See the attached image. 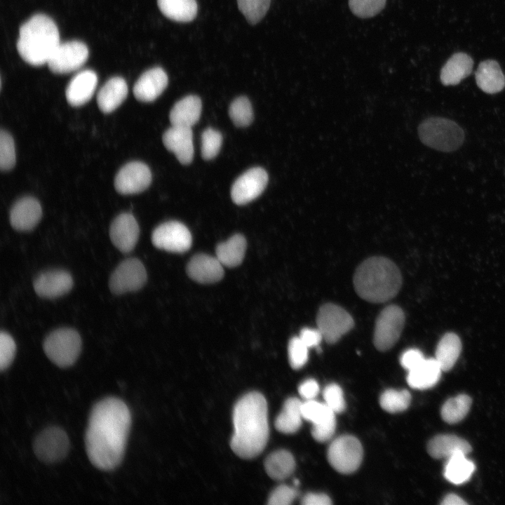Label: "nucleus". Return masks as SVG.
I'll use <instances>...</instances> for the list:
<instances>
[{"label": "nucleus", "instance_id": "obj_26", "mask_svg": "<svg viewBox=\"0 0 505 505\" xmlns=\"http://www.w3.org/2000/svg\"><path fill=\"white\" fill-rule=\"evenodd\" d=\"M442 371L436 358H425L417 367L408 371L407 382L412 389H427L438 383Z\"/></svg>", "mask_w": 505, "mask_h": 505}, {"label": "nucleus", "instance_id": "obj_36", "mask_svg": "<svg viewBox=\"0 0 505 505\" xmlns=\"http://www.w3.org/2000/svg\"><path fill=\"white\" fill-rule=\"evenodd\" d=\"M303 419L312 425H319L335 418V413L325 403L315 399L302 403Z\"/></svg>", "mask_w": 505, "mask_h": 505}, {"label": "nucleus", "instance_id": "obj_6", "mask_svg": "<svg viewBox=\"0 0 505 505\" xmlns=\"http://www.w3.org/2000/svg\"><path fill=\"white\" fill-rule=\"evenodd\" d=\"M43 349L46 356L60 368L72 365L81 349V339L72 328H62L50 332L43 341Z\"/></svg>", "mask_w": 505, "mask_h": 505}, {"label": "nucleus", "instance_id": "obj_21", "mask_svg": "<svg viewBox=\"0 0 505 505\" xmlns=\"http://www.w3.org/2000/svg\"><path fill=\"white\" fill-rule=\"evenodd\" d=\"M223 267L217 257L198 254L192 257L188 262L187 272L189 276L196 282L213 283L222 278Z\"/></svg>", "mask_w": 505, "mask_h": 505}, {"label": "nucleus", "instance_id": "obj_11", "mask_svg": "<svg viewBox=\"0 0 505 505\" xmlns=\"http://www.w3.org/2000/svg\"><path fill=\"white\" fill-rule=\"evenodd\" d=\"M69 440L66 432L57 426L43 430L34 441V452L39 459L46 463H55L67 454Z\"/></svg>", "mask_w": 505, "mask_h": 505}, {"label": "nucleus", "instance_id": "obj_40", "mask_svg": "<svg viewBox=\"0 0 505 505\" xmlns=\"http://www.w3.org/2000/svg\"><path fill=\"white\" fill-rule=\"evenodd\" d=\"M16 161L15 143L13 137L6 130L0 133V168L7 171L12 169Z\"/></svg>", "mask_w": 505, "mask_h": 505}, {"label": "nucleus", "instance_id": "obj_24", "mask_svg": "<svg viewBox=\"0 0 505 505\" xmlns=\"http://www.w3.org/2000/svg\"><path fill=\"white\" fill-rule=\"evenodd\" d=\"M471 450L469 442L452 434L437 435L427 445L429 454L435 459H448L458 453L467 454Z\"/></svg>", "mask_w": 505, "mask_h": 505}, {"label": "nucleus", "instance_id": "obj_39", "mask_svg": "<svg viewBox=\"0 0 505 505\" xmlns=\"http://www.w3.org/2000/svg\"><path fill=\"white\" fill-rule=\"evenodd\" d=\"M240 11L251 25L259 22L266 15L271 0H237Z\"/></svg>", "mask_w": 505, "mask_h": 505}, {"label": "nucleus", "instance_id": "obj_43", "mask_svg": "<svg viewBox=\"0 0 505 505\" xmlns=\"http://www.w3.org/2000/svg\"><path fill=\"white\" fill-rule=\"evenodd\" d=\"M288 351L290 365L295 370L302 368L308 361L309 348L299 337L290 339Z\"/></svg>", "mask_w": 505, "mask_h": 505}, {"label": "nucleus", "instance_id": "obj_22", "mask_svg": "<svg viewBox=\"0 0 505 505\" xmlns=\"http://www.w3.org/2000/svg\"><path fill=\"white\" fill-rule=\"evenodd\" d=\"M97 83V76L90 69L76 74L69 82L65 95L68 103L73 107L86 104L93 97Z\"/></svg>", "mask_w": 505, "mask_h": 505}, {"label": "nucleus", "instance_id": "obj_27", "mask_svg": "<svg viewBox=\"0 0 505 505\" xmlns=\"http://www.w3.org/2000/svg\"><path fill=\"white\" fill-rule=\"evenodd\" d=\"M476 81L483 91L490 94L499 92L505 86V77L499 64L491 60L480 63L476 72Z\"/></svg>", "mask_w": 505, "mask_h": 505}, {"label": "nucleus", "instance_id": "obj_3", "mask_svg": "<svg viewBox=\"0 0 505 505\" xmlns=\"http://www.w3.org/2000/svg\"><path fill=\"white\" fill-rule=\"evenodd\" d=\"M354 285L362 299L373 303L390 300L402 285L401 273L391 260L381 256L369 257L357 267Z\"/></svg>", "mask_w": 505, "mask_h": 505}, {"label": "nucleus", "instance_id": "obj_37", "mask_svg": "<svg viewBox=\"0 0 505 505\" xmlns=\"http://www.w3.org/2000/svg\"><path fill=\"white\" fill-rule=\"evenodd\" d=\"M411 395L408 390L387 389L379 398L381 407L386 412L396 413L405 410L410 405Z\"/></svg>", "mask_w": 505, "mask_h": 505}, {"label": "nucleus", "instance_id": "obj_31", "mask_svg": "<svg viewBox=\"0 0 505 505\" xmlns=\"http://www.w3.org/2000/svg\"><path fill=\"white\" fill-rule=\"evenodd\" d=\"M462 351V342L453 332L445 334L436 349V360L443 371H448L454 366Z\"/></svg>", "mask_w": 505, "mask_h": 505}, {"label": "nucleus", "instance_id": "obj_16", "mask_svg": "<svg viewBox=\"0 0 505 505\" xmlns=\"http://www.w3.org/2000/svg\"><path fill=\"white\" fill-rule=\"evenodd\" d=\"M140 228L134 216L121 213L112 222L109 237L114 245L121 252L127 253L133 250L138 241Z\"/></svg>", "mask_w": 505, "mask_h": 505}, {"label": "nucleus", "instance_id": "obj_38", "mask_svg": "<svg viewBox=\"0 0 505 505\" xmlns=\"http://www.w3.org/2000/svg\"><path fill=\"white\" fill-rule=\"evenodd\" d=\"M229 114L235 126L245 127L253 119V112L249 100L245 96L236 98L230 105Z\"/></svg>", "mask_w": 505, "mask_h": 505}, {"label": "nucleus", "instance_id": "obj_44", "mask_svg": "<svg viewBox=\"0 0 505 505\" xmlns=\"http://www.w3.org/2000/svg\"><path fill=\"white\" fill-rule=\"evenodd\" d=\"M325 403L336 414L342 412L346 408L343 391L335 383L328 384L323 392Z\"/></svg>", "mask_w": 505, "mask_h": 505}, {"label": "nucleus", "instance_id": "obj_19", "mask_svg": "<svg viewBox=\"0 0 505 505\" xmlns=\"http://www.w3.org/2000/svg\"><path fill=\"white\" fill-rule=\"evenodd\" d=\"M168 76L161 67H156L144 72L133 86L135 98L141 102H149L155 100L168 85Z\"/></svg>", "mask_w": 505, "mask_h": 505}, {"label": "nucleus", "instance_id": "obj_42", "mask_svg": "<svg viewBox=\"0 0 505 505\" xmlns=\"http://www.w3.org/2000/svg\"><path fill=\"white\" fill-rule=\"evenodd\" d=\"M386 0H349L352 13L360 18H370L378 14L385 6Z\"/></svg>", "mask_w": 505, "mask_h": 505}, {"label": "nucleus", "instance_id": "obj_17", "mask_svg": "<svg viewBox=\"0 0 505 505\" xmlns=\"http://www.w3.org/2000/svg\"><path fill=\"white\" fill-rule=\"evenodd\" d=\"M33 285L37 295L53 299L69 292L73 286V279L71 274L65 270H50L39 274Z\"/></svg>", "mask_w": 505, "mask_h": 505}, {"label": "nucleus", "instance_id": "obj_47", "mask_svg": "<svg viewBox=\"0 0 505 505\" xmlns=\"http://www.w3.org/2000/svg\"><path fill=\"white\" fill-rule=\"evenodd\" d=\"M336 429V418L319 425H313L311 435L318 442L329 440L334 435Z\"/></svg>", "mask_w": 505, "mask_h": 505}, {"label": "nucleus", "instance_id": "obj_10", "mask_svg": "<svg viewBox=\"0 0 505 505\" xmlns=\"http://www.w3.org/2000/svg\"><path fill=\"white\" fill-rule=\"evenodd\" d=\"M147 271L140 260L129 258L121 262L112 274L109 287L115 295L140 290L147 281Z\"/></svg>", "mask_w": 505, "mask_h": 505}, {"label": "nucleus", "instance_id": "obj_18", "mask_svg": "<svg viewBox=\"0 0 505 505\" xmlns=\"http://www.w3.org/2000/svg\"><path fill=\"white\" fill-rule=\"evenodd\" d=\"M166 148L173 152L182 164L191 162L194 157L191 128L172 126L163 135Z\"/></svg>", "mask_w": 505, "mask_h": 505}, {"label": "nucleus", "instance_id": "obj_35", "mask_svg": "<svg viewBox=\"0 0 505 505\" xmlns=\"http://www.w3.org/2000/svg\"><path fill=\"white\" fill-rule=\"evenodd\" d=\"M471 405V398L466 394H459L447 400L441 408L443 419L449 424L462 421L468 414Z\"/></svg>", "mask_w": 505, "mask_h": 505}, {"label": "nucleus", "instance_id": "obj_9", "mask_svg": "<svg viewBox=\"0 0 505 505\" xmlns=\"http://www.w3.org/2000/svg\"><path fill=\"white\" fill-rule=\"evenodd\" d=\"M316 324L323 339L329 344H334L353 328L354 321L342 307L328 303L319 308Z\"/></svg>", "mask_w": 505, "mask_h": 505}, {"label": "nucleus", "instance_id": "obj_50", "mask_svg": "<svg viewBox=\"0 0 505 505\" xmlns=\"http://www.w3.org/2000/svg\"><path fill=\"white\" fill-rule=\"evenodd\" d=\"M298 391L305 400H313L319 393V385L315 379H308L299 386Z\"/></svg>", "mask_w": 505, "mask_h": 505}, {"label": "nucleus", "instance_id": "obj_1", "mask_svg": "<svg viewBox=\"0 0 505 505\" xmlns=\"http://www.w3.org/2000/svg\"><path fill=\"white\" fill-rule=\"evenodd\" d=\"M130 425V412L122 400L107 397L94 405L85 434L86 453L94 466L109 471L120 464Z\"/></svg>", "mask_w": 505, "mask_h": 505}, {"label": "nucleus", "instance_id": "obj_29", "mask_svg": "<svg viewBox=\"0 0 505 505\" xmlns=\"http://www.w3.org/2000/svg\"><path fill=\"white\" fill-rule=\"evenodd\" d=\"M302 403L300 400L295 397L285 401L281 412L275 420V426L278 431L290 434L299 429L303 419Z\"/></svg>", "mask_w": 505, "mask_h": 505}, {"label": "nucleus", "instance_id": "obj_30", "mask_svg": "<svg viewBox=\"0 0 505 505\" xmlns=\"http://www.w3.org/2000/svg\"><path fill=\"white\" fill-rule=\"evenodd\" d=\"M246 240L241 234H235L216 248V257L223 266L235 267L239 265L245 256Z\"/></svg>", "mask_w": 505, "mask_h": 505}, {"label": "nucleus", "instance_id": "obj_46", "mask_svg": "<svg viewBox=\"0 0 505 505\" xmlns=\"http://www.w3.org/2000/svg\"><path fill=\"white\" fill-rule=\"evenodd\" d=\"M297 495V490L292 487L282 485L277 487L271 493L268 504L271 505L290 504Z\"/></svg>", "mask_w": 505, "mask_h": 505}, {"label": "nucleus", "instance_id": "obj_32", "mask_svg": "<svg viewBox=\"0 0 505 505\" xmlns=\"http://www.w3.org/2000/svg\"><path fill=\"white\" fill-rule=\"evenodd\" d=\"M157 4L166 18L176 22H190L197 14L196 0H157Z\"/></svg>", "mask_w": 505, "mask_h": 505}, {"label": "nucleus", "instance_id": "obj_45", "mask_svg": "<svg viewBox=\"0 0 505 505\" xmlns=\"http://www.w3.org/2000/svg\"><path fill=\"white\" fill-rule=\"evenodd\" d=\"M16 352V345L13 337L6 332L0 334V368L4 370L12 363Z\"/></svg>", "mask_w": 505, "mask_h": 505}, {"label": "nucleus", "instance_id": "obj_33", "mask_svg": "<svg viewBox=\"0 0 505 505\" xmlns=\"http://www.w3.org/2000/svg\"><path fill=\"white\" fill-rule=\"evenodd\" d=\"M264 467L269 477L281 480L292 473L295 468V461L290 452L285 450H277L267 457Z\"/></svg>", "mask_w": 505, "mask_h": 505}, {"label": "nucleus", "instance_id": "obj_12", "mask_svg": "<svg viewBox=\"0 0 505 505\" xmlns=\"http://www.w3.org/2000/svg\"><path fill=\"white\" fill-rule=\"evenodd\" d=\"M152 241L156 248L172 252L182 253L191 246L189 229L177 221H168L159 225L153 231Z\"/></svg>", "mask_w": 505, "mask_h": 505}, {"label": "nucleus", "instance_id": "obj_48", "mask_svg": "<svg viewBox=\"0 0 505 505\" xmlns=\"http://www.w3.org/2000/svg\"><path fill=\"white\" fill-rule=\"evenodd\" d=\"M425 358L421 351L417 349H410L404 351L400 358V363L403 368L410 371L421 364Z\"/></svg>", "mask_w": 505, "mask_h": 505}, {"label": "nucleus", "instance_id": "obj_53", "mask_svg": "<svg viewBox=\"0 0 505 505\" xmlns=\"http://www.w3.org/2000/svg\"><path fill=\"white\" fill-rule=\"evenodd\" d=\"M294 484H295L296 486L298 485L299 484V480H298L297 479H295V480H294Z\"/></svg>", "mask_w": 505, "mask_h": 505}, {"label": "nucleus", "instance_id": "obj_20", "mask_svg": "<svg viewBox=\"0 0 505 505\" xmlns=\"http://www.w3.org/2000/svg\"><path fill=\"white\" fill-rule=\"evenodd\" d=\"M42 216L41 204L35 198L27 196L18 200L10 212V223L18 231L34 229Z\"/></svg>", "mask_w": 505, "mask_h": 505}, {"label": "nucleus", "instance_id": "obj_13", "mask_svg": "<svg viewBox=\"0 0 505 505\" xmlns=\"http://www.w3.org/2000/svg\"><path fill=\"white\" fill-rule=\"evenodd\" d=\"M88 48L79 41L60 43L48 62L49 69L55 74H68L81 67L88 58Z\"/></svg>", "mask_w": 505, "mask_h": 505}, {"label": "nucleus", "instance_id": "obj_23", "mask_svg": "<svg viewBox=\"0 0 505 505\" xmlns=\"http://www.w3.org/2000/svg\"><path fill=\"white\" fill-rule=\"evenodd\" d=\"M128 86L124 79L115 76L109 79L100 89L97 95L99 109L108 114L114 111L125 100Z\"/></svg>", "mask_w": 505, "mask_h": 505}, {"label": "nucleus", "instance_id": "obj_4", "mask_svg": "<svg viewBox=\"0 0 505 505\" xmlns=\"http://www.w3.org/2000/svg\"><path fill=\"white\" fill-rule=\"evenodd\" d=\"M60 43L59 30L55 22L46 15L39 13L20 26L16 47L25 62L40 66L48 63Z\"/></svg>", "mask_w": 505, "mask_h": 505}, {"label": "nucleus", "instance_id": "obj_28", "mask_svg": "<svg viewBox=\"0 0 505 505\" xmlns=\"http://www.w3.org/2000/svg\"><path fill=\"white\" fill-rule=\"evenodd\" d=\"M473 60L467 54H454L440 72V81L445 86L457 85L471 72Z\"/></svg>", "mask_w": 505, "mask_h": 505}, {"label": "nucleus", "instance_id": "obj_49", "mask_svg": "<svg viewBox=\"0 0 505 505\" xmlns=\"http://www.w3.org/2000/svg\"><path fill=\"white\" fill-rule=\"evenodd\" d=\"M298 337L309 349L317 346L323 339V337L318 328H304L302 329Z\"/></svg>", "mask_w": 505, "mask_h": 505}, {"label": "nucleus", "instance_id": "obj_8", "mask_svg": "<svg viewBox=\"0 0 505 505\" xmlns=\"http://www.w3.org/2000/svg\"><path fill=\"white\" fill-rule=\"evenodd\" d=\"M405 324L403 309L394 304L386 307L377 318L373 343L381 351L391 349L398 340Z\"/></svg>", "mask_w": 505, "mask_h": 505}, {"label": "nucleus", "instance_id": "obj_15", "mask_svg": "<svg viewBox=\"0 0 505 505\" xmlns=\"http://www.w3.org/2000/svg\"><path fill=\"white\" fill-rule=\"evenodd\" d=\"M151 181L149 167L142 162L133 161L118 172L114 179V187L121 194H137L145 190Z\"/></svg>", "mask_w": 505, "mask_h": 505}, {"label": "nucleus", "instance_id": "obj_7", "mask_svg": "<svg viewBox=\"0 0 505 505\" xmlns=\"http://www.w3.org/2000/svg\"><path fill=\"white\" fill-rule=\"evenodd\" d=\"M363 455L361 442L351 435H342L333 440L327 452L330 464L343 474L356 471L361 464Z\"/></svg>", "mask_w": 505, "mask_h": 505}, {"label": "nucleus", "instance_id": "obj_34", "mask_svg": "<svg viewBox=\"0 0 505 505\" xmlns=\"http://www.w3.org/2000/svg\"><path fill=\"white\" fill-rule=\"evenodd\" d=\"M466 455L458 453L447 459L444 468V476L450 483L455 485L464 483L474 472L475 464Z\"/></svg>", "mask_w": 505, "mask_h": 505}, {"label": "nucleus", "instance_id": "obj_2", "mask_svg": "<svg viewBox=\"0 0 505 505\" xmlns=\"http://www.w3.org/2000/svg\"><path fill=\"white\" fill-rule=\"evenodd\" d=\"M234 431L230 445L241 458L260 454L269 438L267 403L260 393L250 392L240 398L233 411Z\"/></svg>", "mask_w": 505, "mask_h": 505}, {"label": "nucleus", "instance_id": "obj_25", "mask_svg": "<svg viewBox=\"0 0 505 505\" xmlns=\"http://www.w3.org/2000/svg\"><path fill=\"white\" fill-rule=\"evenodd\" d=\"M201 99L194 95L177 101L170 110L169 118L172 126L191 128L200 119Z\"/></svg>", "mask_w": 505, "mask_h": 505}, {"label": "nucleus", "instance_id": "obj_41", "mask_svg": "<svg viewBox=\"0 0 505 505\" xmlns=\"http://www.w3.org/2000/svg\"><path fill=\"white\" fill-rule=\"evenodd\" d=\"M222 143L221 133L211 128H206L201 135V155L206 160L215 158L220 152Z\"/></svg>", "mask_w": 505, "mask_h": 505}, {"label": "nucleus", "instance_id": "obj_51", "mask_svg": "<svg viewBox=\"0 0 505 505\" xmlns=\"http://www.w3.org/2000/svg\"><path fill=\"white\" fill-rule=\"evenodd\" d=\"M304 505H330L332 504L330 498L323 493L309 492L302 499Z\"/></svg>", "mask_w": 505, "mask_h": 505}, {"label": "nucleus", "instance_id": "obj_14", "mask_svg": "<svg viewBox=\"0 0 505 505\" xmlns=\"http://www.w3.org/2000/svg\"><path fill=\"white\" fill-rule=\"evenodd\" d=\"M268 182L266 170L260 167L252 168L234 182L231 189V199L236 205H245L257 198Z\"/></svg>", "mask_w": 505, "mask_h": 505}, {"label": "nucleus", "instance_id": "obj_52", "mask_svg": "<svg viewBox=\"0 0 505 505\" xmlns=\"http://www.w3.org/2000/svg\"><path fill=\"white\" fill-rule=\"evenodd\" d=\"M467 503L460 497L454 494H448L443 499L441 504L443 505H464Z\"/></svg>", "mask_w": 505, "mask_h": 505}, {"label": "nucleus", "instance_id": "obj_5", "mask_svg": "<svg viewBox=\"0 0 505 505\" xmlns=\"http://www.w3.org/2000/svg\"><path fill=\"white\" fill-rule=\"evenodd\" d=\"M420 140L434 149L448 152L457 149L463 143L464 133L454 121L443 117H430L418 127Z\"/></svg>", "mask_w": 505, "mask_h": 505}]
</instances>
